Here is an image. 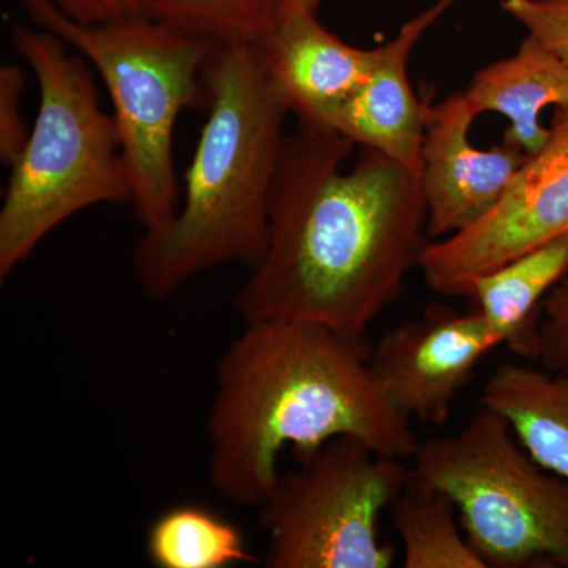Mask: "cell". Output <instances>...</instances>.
<instances>
[{"mask_svg":"<svg viewBox=\"0 0 568 568\" xmlns=\"http://www.w3.org/2000/svg\"><path fill=\"white\" fill-rule=\"evenodd\" d=\"M11 44L36 74L39 112L11 164L0 209V280L71 216L100 204H133L122 142L91 63L54 33L11 24Z\"/></svg>","mask_w":568,"mask_h":568,"instance_id":"obj_4","label":"cell"},{"mask_svg":"<svg viewBox=\"0 0 568 568\" xmlns=\"http://www.w3.org/2000/svg\"><path fill=\"white\" fill-rule=\"evenodd\" d=\"M480 405L504 414L538 465L568 481V383L541 366L504 364L485 384Z\"/></svg>","mask_w":568,"mask_h":568,"instance_id":"obj_15","label":"cell"},{"mask_svg":"<svg viewBox=\"0 0 568 568\" xmlns=\"http://www.w3.org/2000/svg\"><path fill=\"white\" fill-rule=\"evenodd\" d=\"M368 357V347L323 325L246 324L216 365L207 420L213 489L237 506H263L284 447L298 463L339 436L384 457L413 458L410 420L376 383Z\"/></svg>","mask_w":568,"mask_h":568,"instance_id":"obj_2","label":"cell"},{"mask_svg":"<svg viewBox=\"0 0 568 568\" xmlns=\"http://www.w3.org/2000/svg\"><path fill=\"white\" fill-rule=\"evenodd\" d=\"M33 24L54 33L102 78L144 233H160L181 207L174 164L175 123L207 108L209 71L220 44L144 17L85 24L50 0H22Z\"/></svg>","mask_w":568,"mask_h":568,"instance_id":"obj_5","label":"cell"},{"mask_svg":"<svg viewBox=\"0 0 568 568\" xmlns=\"http://www.w3.org/2000/svg\"><path fill=\"white\" fill-rule=\"evenodd\" d=\"M205 110L178 215L134 245V275L149 301H163L220 265L253 268L267 244L290 111L253 44L216 48Z\"/></svg>","mask_w":568,"mask_h":568,"instance_id":"obj_3","label":"cell"},{"mask_svg":"<svg viewBox=\"0 0 568 568\" xmlns=\"http://www.w3.org/2000/svg\"><path fill=\"white\" fill-rule=\"evenodd\" d=\"M253 47L290 114L301 125L320 129H327L376 62V48L351 47L304 7L284 9L275 28Z\"/></svg>","mask_w":568,"mask_h":568,"instance_id":"obj_11","label":"cell"},{"mask_svg":"<svg viewBox=\"0 0 568 568\" xmlns=\"http://www.w3.org/2000/svg\"><path fill=\"white\" fill-rule=\"evenodd\" d=\"M500 7L568 62V0H503Z\"/></svg>","mask_w":568,"mask_h":568,"instance_id":"obj_20","label":"cell"},{"mask_svg":"<svg viewBox=\"0 0 568 568\" xmlns=\"http://www.w3.org/2000/svg\"><path fill=\"white\" fill-rule=\"evenodd\" d=\"M145 549L159 568H227L254 560L237 526L194 504L160 514L149 528Z\"/></svg>","mask_w":568,"mask_h":568,"instance_id":"obj_16","label":"cell"},{"mask_svg":"<svg viewBox=\"0 0 568 568\" xmlns=\"http://www.w3.org/2000/svg\"><path fill=\"white\" fill-rule=\"evenodd\" d=\"M26 77L20 65L0 69V160L10 168L28 144L31 130L22 115Z\"/></svg>","mask_w":568,"mask_h":568,"instance_id":"obj_21","label":"cell"},{"mask_svg":"<svg viewBox=\"0 0 568 568\" xmlns=\"http://www.w3.org/2000/svg\"><path fill=\"white\" fill-rule=\"evenodd\" d=\"M71 20L100 24L149 14L151 0H50Z\"/></svg>","mask_w":568,"mask_h":568,"instance_id":"obj_22","label":"cell"},{"mask_svg":"<svg viewBox=\"0 0 568 568\" xmlns=\"http://www.w3.org/2000/svg\"><path fill=\"white\" fill-rule=\"evenodd\" d=\"M457 0H436L410 18L398 33L376 48V62L364 84L336 110L327 129L355 145L383 153L420 178L428 100L418 99L407 77V63L418 41Z\"/></svg>","mask_w":568,"mask_h":568,"instance_id":"obj_12","label":"cell"},{"mask_svg":"<svg viewBox=\"0 0 568 568\" xmlns=\"http://www.w3.org/2000/svg\"><path fill=\"white\" fill-rule=\"evenodd\" d=\"M568 233V104L556 108L547 144L529 155L499 203L466 230L425 246L426 284L467 297L477 276Z\"/></svg>","mask_w":568,"mask_h":568,"instance_id":"obj_8","label":"cell"},{"mask_svg":"<svg viewBox=\"0 0 568 568\" xmlns=\"http://www.w3.org/2000/svg\"><path fill=\"white\" fill-rule=\"evenodd\" d=\"M287 0H151L149 14L215 44H254L275 28Z\"/></svg>","mask_w":568,"mask_h":568,"instance_id":"obj_18","label":"cell"},{"mask_svg":"<svg viewBox=\"0 0 568 568\" xmlns=\"http://www.w3.org/2000/svg\"><path fill=\"white\" fill-rule=\"evenodd\" d=\"M568 272V233L477 276L467 297L477 302L497 345L536 361L541 304Z\"/></svg>","mask_w":568,"mask_h":568,"instance_id":"obj_14","label":"cell"},{"mask_svg":"<svg viewBox=\"0 0 568 568\" xmlns=\"http://www.w3.org/2000/svg\"><path fill=\"white\" fill-rule=\"evenodd\" d=\"M321 0H287V7H304V9L317 10V6H320Z\"/></svg>","mask_w":568,"mask_h":568,"instance_id":"obj_23","label":"cell"},{"mask_svg":"<svg viewBox=\"0 0 568 568\" xmlns=\"http://www.w3.org/2000/svg\"><path fill=\"white\" fill-rule=\"evenodd\" d=\"M402 459L362 440H328L297 469L280 473L260 521L267 568H390L394 545L381 540L384 510L409 485Z\"/></svg>","mask_w":568,"mask_h":568,"instance_id":"obj_7","label":"cell"},{"mask_svg":"<svg viewBox=\"0 0 568 568\" xmlns=\"http://www.w3.org/2000/svg\"><path fill=\"white\" fill-rule=\"evenodd\" d=\"M476 119L465 92L426 106L420 185L429 237H448L480 220L528 160V153L504 140L477 148L469 138Z\"/></svg>","mask_w":568,"mask_h":568,"instance_id":"obj_10","label":"cell"},{"mask_svg":"<svg viewBox=\"0 0 568 568\" xmlns=\"http://www.w3.org/2000/svg\"><path fill=\"white\" fill-rule=\"evenodd\" d=\"M402 538L403 567L488 568L470 547L448 497L407 485L390 507Z\"/></svg>","mask_w":568,"mask_h":568,"instance_id":"obj_17","label":"cell"},{"mask_svg":"<svg viewBox=\"0 0 568 568\" xmlns=\"http://www.w3.org/2000/svg\"><path fill=\"white\" fill-rule=\"evenodd\" d=\"M413 459L409 485L452 500L488 568H568V481L538 465L504 414L480 405Z\"/></svg>","mask_w":568,"mask_h":568,"instance_id":"obj_6","label":"cell"},{"mask_svg":"<svg viewBox=\"0 0 568 568\" xmlns=\"http://www.w3.org/2000/svg\"><path fill=\"white\" fill-rule=\"evenodd\" d=\"M534 362L568 383V272L541 304Z\"/></svg>","mask_w":568,"mask_h":568,"instance_id":"obj_19","label":"cell"},{"mask_svg":"<svg viewBox=\"0 0 568 568\" xmlns=\"http://www.w3.org/2000/svg\"><path fill=\"white\" fill-rule=\"evenodd\" d=\"M497 346L480 310L433 304L381 336L368 366L403 416L444 425L478 362Z\"/></svg>","mask_w":568,"mask_h":568,"instance_id":"obj_9","label":"cell"},{"mask_svg":"<svg viewBox=\"0 0 568 568\" xmlns=\"http://www.w3.org/2000/svg\"><path fill=\"white\" fill-rule=\"evenodd\" d=\"M465 95L477 118L484 112L504 115L508 126L503 140L534 155L549 138L541 112L568 104V62L526 36L514 55L478 70Z\"/></svg>","mask_w":568,"mask_h":568,"instance_id":"obj_13","label":"cell"},{"mask_svg":"<svg viewBox=\"0 0 568 568\" xmlns=\"http://www.w3.org/2000/svg\"><path fill=\"white\" fill-rule=\"evenodd\" d=\"M342 133L286 134L268 209L267 244L234 297L245 324L323 325L366 345L369 325L420 267L426 205L420 178Z\"/></svg>","mask_w":568,"mask_h":568,"instance_id":"obj_1","label":"cell"}]
</instances>
